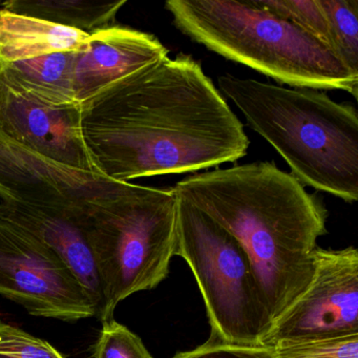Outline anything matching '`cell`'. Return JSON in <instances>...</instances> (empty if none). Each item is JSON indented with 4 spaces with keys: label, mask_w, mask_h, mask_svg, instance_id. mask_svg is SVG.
<instances>
[{
    "label": "cell",
    "mask_w": 358,
    "mask_h": 358,
    "mask_svg": "<svg viewBox=\"0 0 358 358\" xmlns=\"http://www.w3.org/2000/svg\"><path fill=\"white\" fill-rule=\"evenodd\" d=\"M173 358H278L273 348L221 343L209 338L190 351L180 352Z\"/></svg>",
    "instance_id": "21"
},
{
    "label": "cell",
    "mask_w": 358,
    "mask_h": 358,
    "mask_svg": "<svg viewBox=\"0 0 358 358\" xmlns=\"http://www.w3.org/2000/svg\"><path fill=\"white\" fill-rule=\"evenodd\" d=\"M177 196L173 187L131 184L90 215V231L101 285L99 320L114 318L119 303L152 290L169 276L175 255Z\"/></svg>",
    "instance_id": "5"
},
{
    "label": "cell",
    "mask_w": 358,
    "mask_h": 358,
    "mask_svg": "<svg viewBox=\"0 0 358 358\" xmlns=\"http://www.w3.org/2000/svg\"><path fill=\"white\" fill-rule=\"evenodd\" d=\"M0 358H66L51 343L0 322Z\"/></svg>",
    "instance_id": "20"
},
{
    "label": "cell",
    "mask_w": 358,
    "mask_h": 358,
    "mask_svg": "<svg viewBox=\"0 0 358 358\" xmlns=\"http://www.w3.org/2000/svg\"><path fill=\"white\" fill-rule=\"evenodd\" d=\"M125 3V0L115 3L83 0H11L3 3V9L92 34L112 26Z\"/></svg>",
    "instance_id": "15"
},
{
    "label": "cell",
    "mask_w": 358,
    "mask_h": 358,
    "mask_svg": "<svg viewBox=\"0 0 358 358\" xmlns=\"http://www.w3.org/2000/svg\"><path fill=\"white\" fill-rule=\"evenodd\" d=\"M176 28L217 55L296 89L358 95V74L315 37L253 0H169Z\"/></svg>",
    "instance_id": "4"
},
{
    "label": "cell",
    "mask_w": 358,
    "mask_h": 358,
    "mask_svg": "<svg viewBox=\"0 0 358 358\" xmlns=\"http://www.w3.org/2000/svg\"><path fill=\"white\" fill-rule=\"evenodd\" d=\"M91 213L83 209L29 206L12 203L0 205V217L30 232L72 270L95 306L99 318L103 297L90 231Z\"/></svg>",
    "instance_id": "11"
},
{
    "label": "cell",
    "mask_w": 358,
    "mask_h": 358,
    "mask_svg": "<svg viewBox=\"0 0 358 358\" xmlns=\"http://www.w3.org/2000/svg\"><path fill=\"white\" fill-rule=\"evenodd\" d=\"M169 56V50L150 33L122 26L90 34L87 49L76 53L74 90L79 103L121 79Z\"/></svg>",
    "instance_id": "12"
},
{
    "label": "cell",
    "mask_w": 358,
    "mask_h": 358,
    "mask_svg": "<svg viewBox=\"0 0 358 358\" xmlns=\"http://www.w3.org/2000/svg\"><path fill=\"white\" fill-rule=\"evenodd\" d=\"M0 131L52 160L102 175L83 138L80 104L45 103L14 87L1 75Z\"/></svg>",
    "instance_id": "10"
},
{
    "label": "cell",
    "mask_w": 358,
    "mask_h": 358,
    "mask_svg": "<svg viewBox=\"0 0 358 358\" xmlns=\"http://www.w3.org/2000/svg\"><path fill=\"white\" fill-rule=\"evenodd\" d=\"M309 288L272 324L263 345L358 335V251L354 247L313 252Z\"/></svg>",
    "instance_id": "8"
},
{
    "label": "cell",
    "mask_w": 358,
    "mask_h": 358,
    "mask_svg": "<svg viewBox=\"0 0 358 358\" xmlns=\"http://www.w3.org/2000/svg\"><path fill=\"white\" fill-rule=\"evenodd\" d=\"M93 358H154L138 335L116 322H102Z\"/></svg>",
    "instance_id": "19"
},
{
    "label": "cell",
    "mask_w": 358,
    "mask_h": 358,
    "mask_svg": "<svg viewBox=\"0 0 358 358\" xmlns=\"http://www.w3.org/2000/svg\"><path fill=\"white\" fill-rule=\"evenodd\" d=\"M330 32L332 51L358 74V0H318Z\"/></svg>",
    "instance_id": "16"
},
{
    "label": "cell",
    "mask_w": 358,
    "mask_h": 358,
    "mask_svg": "<svg viewBox=\"0 0 358 358\" xmlns=\"http://www.w3.org/2000/svg\"><path fill=\"white\" fill-rule=\"evenodd\" d=\"M0 294L39 317L76 322L97 316L72 270L38 238L0 217Z\"/></svg>",
    "instance_id": "7"
},
{
    "label": "cell",
    "mask_w": 358,
    "mask_h": 358,
    "mask_svg": "<svg viewBox=\"0 0 358 358\" xmlns=\"http://www.w3.org/2000/svg\"><path fill=\"white\" fill-rule=\"evenodd\" d=\"M173 190L241 243L273 324L313 280V252L327 234L324 203L271 162L196 173Z\"/></svg>",
    "instance_id": "2"
},
{
    "label": "cell",
    "mask_w": 358,
    "mask_h": 358,
    "mask_svg": "<svg viewBox=\"0 0 358 358\" xmlns=\"http://www.w3.org/2000/svg\"><path fill=\"white\" fill-rule=\"evenodd\" d=\"M220 90L286 161L303 186L358 199V115L326 93L224 74Z\"/></svg>",
    "instance_id": "3"
},
{
    "label": "cell",
    "mask_w": 358,
    "mask_h": 358,
    "mask_svg": "<svg viewBox=\"0 0 358 358\" xmlns=\"http://www.w3.org/2000/svg\"><path fill=\"white\" fill-rule=\"evenodd\" d=\"M81 129L102 175L119 182L236 162L250 145L200 62L169 56L83 102Z\"/></svg>",
    "instance_id": "1"
},
{
    "label": "cell",
    "mask_w": 358,
    "mask_h": 358,
    "mask_svg": "<svg viewBox=\"0 0 358 358\" xmlns=\"http://www.w3.org/2000/svg\"><path fill=\"white\" fill-rule=\"evenodd\" d=\"M76 53H55L0 66V75L39 101L78 106L74 90Z\"/></svg>",
    "instance_id": "14"
},
{
    "label": "cell",
    "mask_w": 358,
    "mask_h": 358,
    "mask_svg": "<svg viewBox=\"0 0 358 358\" xmlns=\"http://www.w3.org/2000/svg\"><path fill=\"white\" fill-rule=\"evenodd\" d=\"M90 34L0 9V66L55 53H79Z\"/></svg>",
    "instance_id": "13"
},
{
    "label": "cell",
    "mask_w": 358,
    "mask_h": 358,
    "mask_svg": "<svg viewBox=\"0 0 358 358\" xmlns=\"http://www.w3.org/2000/svg\"><path fill=\"white\" fill-rule=\"evenodd\" d=\"M272 348L278 358H358V335L317 341H282Z\"/></svg>",
    "instance_id": "18"
},
{
    "label": "cell",
    "mask_w": 358,
    "mask_h": 358,
    "mask_svg": "<svg viewBox=\"0 0 358 358\" xmlns=\"http://www.w3.org/2000/svg\"><path fill=\"white\" fill-rule=\"evenodd\" d=\"M131 183L47 158L0 131V198L3 203L93 211Z\"/></svg>",
    "instance_id": "9"
},
{
    "label": "cell",
    "mask_w": 358,
    "mask_h": 358,
    "mask_svg": "<svg viewBox=\"0 0 358 358\" xmlns=\"http://www.w3.org/2000/svg\"><path fill=\"white\" fill-rule=\"evenodd\" d=\"M262 9L291 22L332 51L328 22L318 0H253ZM333 52V51H332Z\"/></svg>",
    "instance_id": "17"
},
{
    "label": "cell",
    "mask_w": 358,
    "mask_h": 358,
    "mask_svg": "<svg viewBox=\"0 0 358 358\" xmlns=\"http://www.w3.org/2000/svg\"><path fill=\"white\" fill-rule=\"evenodd\" d=\"M175 255L185 259L196 278L209 338L263 345L272 324L248 255L225 228L178 196Z\"/></svg>",
    "instance_id": "6"
}]
</instances>
